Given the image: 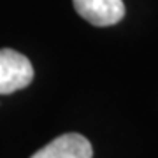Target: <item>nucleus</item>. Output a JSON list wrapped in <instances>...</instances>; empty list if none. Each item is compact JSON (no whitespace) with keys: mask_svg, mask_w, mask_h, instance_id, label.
<instances>
[{"mask_svg":"<svg viewBox=\"0 0 158 158\" xmlns=\"http://www.w3.org/2000/svg\"><path fill=\"white\" fill-rule=\"evenodd\" d=\"M34 79V67L25 55L14 49H0V95L23 90Z\"/></svg>","mask_w":158,"mask_h":158,"instance_id":"1","label":"nucleus"},{"mask_svg":"<svg viewBox=\"0 0 158 158\" xmlns=\"http://www.w3.org/2000/svg\"><path fill=\"white\" fill-rule=\"evenodd\" d=\"M81 18L95 27H111L123 19V0H72Z\"/></svg>","mask_w":158,"mask_h":158,"instance_id":"2","label":"nucleus"},{"mask_svg":"<svg viewBox=\"0 0 158 158\" xmlns=\"http://www.w3.org/2000/svg\"><path fill=\"white\" fill-rule=\"evenodd\" d=\"M30 158H93V148L81 134H63Z\"/></svg>","mask_w":158,"mask_h":158,"instance_id":"3","label":"nucleus"}]
</instances>
